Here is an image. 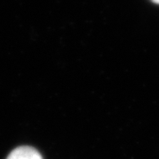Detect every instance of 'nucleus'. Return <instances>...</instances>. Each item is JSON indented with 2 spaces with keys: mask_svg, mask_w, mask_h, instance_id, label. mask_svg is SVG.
<instances>
[{
  "mask_svg": "<svg viewBox=\"0 0 159 159\" xmlns=\"http://www.w3.org/2000/svg\"><path fill=\"white\" fill-rule=\"evenodd\" d=\"M152 2L156 3V4H159V0H151Z\"/></svg>",
  "mask_w": 159,
  "mask_h": 159,
  "instance_id": "2",
  "label": "nucleus"
},
{
  "mask_svg": "<svg viewBox=\"0 0 159 159\" xmlns=\"http://www.w3.org/2000/svg\"><path fill=\"white\" fill-rule=\"evenodd\" d=\"M6 159H43V157L35 148L21 146L13 149Z\"/></svg>",
  "mask_w": 159,
  "mask_h": 159,
  "instance_id": "1",
  "label": "nucleus"
}]
</instances>
